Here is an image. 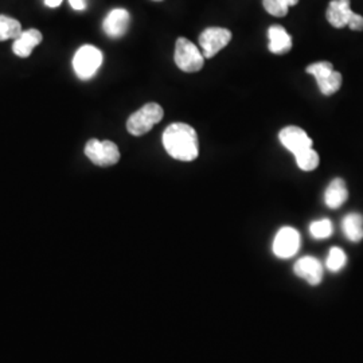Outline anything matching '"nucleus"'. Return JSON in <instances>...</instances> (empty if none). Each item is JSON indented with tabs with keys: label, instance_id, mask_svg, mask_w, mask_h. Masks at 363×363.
<instances>
[{
	"label": "nucleus",
	"instance_id": "423d86ee",
	"mask_svg": "<svg viewBox=\"0 0 363 363\" xmlns=\"http://www.w3.org/2000/svg\"><path fill=\"white\" fill-rule=\"evenodd\" d=\"M308 74H311L316 79L319 91L325 96L335 94L342 86V74L334 70V66L331 62H316L312 64L306 69Z\"/></svg>",
	"mask_w": 363,
	"mask_h": 363
},
{
	"label": "nucleus",
	"instance_id": "f3484780",
	"mask_svg": "<svg viewBox=\"0 0 363 363\" xmlns=\"http://www.w3.org/2000/svg\"><path fill=\"white\" fill-rule=\"evenodd\" d=\"M23 33L21 22L7 15H0V42L16 39Z\"/></svg>",
	"mask_w": 363,
	"mask_h": 363
},
{
	"label": "nucleus",
	"instance_id": "dca6fc26",
	"mask_svg": "<svg viewBox=\"0 0 363 363\" xmlns=\"http://www.w3.org/2000/svg\"><path fill=\"white\" fill-rule=\"evenodd\" d=\"M342 229L346 238L351 242H359L363 240V216L358 213L347 214L343 222Z\"/></svg>",
	"mask_w": 363,
	"mask_h": 363
},
{
	"label": "nucleus",
	"instance_id": "ddd939ff",
	"mask_svg": "<svg viewBox=\"0 0 363 363\" xmlns=\"http://www.w3.org/2000/svg\"><path fill=\"white\" fill-rule=\"evenodd\" d=\"M43 35L37 28H30L23 31L13 45V52L21 58H27L31 55L33 50L42 42Z\"/></svg>",
	"mask_w": 363,
	"mask_h": 363
},
{
	"label": "nucleus",
	"instance_id": "7ed1b4c3",
	"mask_svg": "<svg viewBox=\"0 0 363 363\" xmlns=\"http://www.w3.org/2000/svg\"><path fill=\"white\" fill-rule=\"evenodd\" d=\"M164 116L163 108L156 103H148L130 115L127 120V130L133 136H143L152 130Z\"/></svg>",
	"mask_w": 363,
	"mask_h": 363
},
{
	"label": "nucleus",
	"instance_id": "0eeeda50",
	"mask_svg": "<svg viewBox=\"0 0 363 363\" xmlns=\"http://www.w3.org/2000/svg\"><path fill=\"white\" fill-rule=\"evenodd\" d=\"M85 155L93 164L100 167L113 166L120 160L118 147L111 140L100 142L97 139H91L85 145Z\"/></svg>",
	"mask_w": 363,
	"mask_h": 363
},
{
	"label": "nucleus",
	"instance_id": "aec40b11",
	"mask_svg": "<svg viewBox=\"0 0 363 363\" xmlns=\"http://www.w3.org/2000/svg\"><path fill=\"white\" fill-rule=\"evenodd\" d=\"M347 262V256L340 247H331L325 259V267L330 272L337 273L345 268Z\"/></svg>",
	"mask_w": 363,
	"mask_h": 363
},
{
	"label": "nucleus",
	"instance_id": "b1692460",
	"mask_svg": "<svg viewBox=\"0 0 363 363\" xmlns=\"http://www.w3.org/2000/svg\"><path fill=\"white\" fill-rule=\"evenodd\" d=\"M154 1H162V0H154Z\"/></svg>",
	"mask_w": 363,
	"mask_h": 363
},
{
	"label": "nucleus",
	"instance_id": "6e6552de",
	"mask_svg": "<svg viewBox=\"0 0 363 363\" xmlns=\"http://www.w3.org/2000/svg\"><path fill=\"white\" fill-rule=\"evenodd\" d=\"M232 33L223 27H208L199 35L201 52L206 60L213 58L230 43Z\"/></svg>",
	"mask_w": 363,
	"mask_h": 363
},
{
	"label": "nucleus",
	"instance_id": "a211bd4d",
	"mask_svg": "<svg viewBox=\"0 0 363 363\" xmlns=\"http://www.w3.org/2000/svg\"><path fill=\"white\" fill-rule=\"evenodd\" d=\"M298 3V0H262L265 11L277 18L286 16L289 7H294Z\"/></svg>",
	"mask_w": 363,
	"mask_h": 363
},
{
	"label": "nucleus",
	"instance_id": "5701e85b",
	"mask_svg": "<svg viewBox=\"0 0 363 363\" xmlns=\"http://www.w3.org/2000/svg\"><path fill=\"white\" fill-rule=\"evenodd\" d=\"M64 0H45V4L49 7V9H57L61 6Z\"/></svg>",
	"mask_w": 363,
	"mask_h": 363
},
{
	"label": "nucleus",
	"instance_id": "6ab92c4d",
	"mask_svg": "<svg viewBox=\"0 0 363 363\" xmlns=\"http://www.w3.org/2000/svg\"><path fill=\"white\" fill-rule=\"evenodd\" d=\"M295 157H296L298 169L301 171H307V172L318 169L319 160H320L319 154L312 147L298 152V155H295Z\"/></svg>",
	"mask_w": 363,
	"mask_h": 363
},
{
	"label": "nucleus",
	"instance_id": "412c9836",
	"mask_svg": "<svg viewBox=\"0 0 363 363\" xmlns=\"http://www.w3.org/2000/svg\"><path fill=\"white\" fill-rule=\"evenodd\" d=\"M333 232H334L333 222L327 218L313 220L310 225V233H311L312 238H315V240H325V238L331 237Z\"/></svg>",
	"mask_w": 363,
	"mask_h": 363
},
{
	"label": "nucleus",
	"instance_id": "20e7f679",
	"mask_svg": "<svg viewBox=\"0 0 363 363\" xmlns=\"http://www.w3.org/2000/svg\"><path fill=\"white\" fill-rule=\"evenodd\" d=\"M174 60L182 72L195 73L203 67L206 58L191 40L182 37L177 40Z\"/></svg>",
	"mask_w": 363,
	"mask_h": 363
},
{
	"label": "nucleus",
	"instance_id": "4be33fe9",
	"mask_svg": "<svg viewBox=\"0 0 363 363\" xmlns=\"http://www.w3.org/2000/svg\"><path fill=\"white\" fill-rule=\"evenodd\" d=\"M69 3L76 11H84L86 9V0H69Z\"/></svg>",
	"mask_w": 363,
	"mask_h": 363
},
{
	"label": "nucleus",
	"instance_id": "1a4fd4ad",
	"mask_svg": "<svg viewBox=\"0 0 363 363\" xmlns=\"http://www.w3.org/2000/svg\"><path fill=\"white\" fill-rule=\"evenodd\" d=\"M301 238L296 229L291 226L281 228L273 240L272 250L277 259H291L300 249Z\"/></svg>",
	"mask_w": 363,
	"mask_h": 363
},
{
	"label": "nucleus",
	"instance_id": "9d476101",
	"mask_svg": "<svg viewBox=\"0 0 363 363\" xmlns=\"http://www.w3.org/2000/svg\"><path fill=\"white\" fill-rule=\"evenodd\" d=\"M294 272L295 274L306 280L310 286H319L323 280V273L325 268L323 264L312 256H306L296 261L295 267H294Z\"/></svg>",
	"mask_w": 363,
	"mask_h": 363
},
{
	"label": "nucleus",
	"instance_id": "f03ea898",
	"mask_svg": "<svg viewBox=\"0 0 363 363\" xmlns=\"http://www.w3.org/2000/svg\"><path fill=\"white\" fill-rule=\"evenodd\" d=\"M325 18L335 28L349 26L352 31L363 30V16L351 10L350 0H331L325 11Z\"/></svg>",
	"mask_w": 363,
	"mask_h": 363
},
{
	"label": "nucleus",
	"instance_id": "39448f33",
	"mask_svg": "<svg viewBox=\"0 0 363 363\" xmlns=\"http://www.w3.org/2000/svg\"><path fill=\"white\" fill-rule=\"evenodd\" d=\"M103 64V52L91 45H84L73 57V67L79 79H91Z\"/></svg>",
	"mask_w": 363,
	"mask_h": 363
},
{
	"label": "nucleus",
	"instance_id": "f8f14e48",
	"mask_svg": "<svg viewBox=\"0 0 363 363\" xmlns=\"http://www.w3.org/2000/svg\"><path fill=\"white\" fill-rule=\"evenodd\" d=\"M130 23V15L124 9H115L105 16L103 28L111 38H120L125 35Z\"/></svg>",
	"mask_w": 363,
	"mask_h": 363
},
{
	"label": "nucleus",
	"instance_id": "4468645a",
	"mask_svg": "<svg viewBox=\"0 0 363 363\" xmlns=\"http://www.w3.org/2000/svg\"><path fill=\"white\" fill-rule=\"evenodd\" d=\"M269 38V52L277 55H283L292 49V37L286 33V28L279 25L269 27L268 30Z\"/></svg>",
	"mask_w": 363,
	"mask_h": 363
},
{
	"label": "nucleus",
	"instance_id": "f257e3e1",
	"mask_svg": "<svg viewBox=\"0 0 363 363\" xmlns=\"http://www.w3.org/2000/svg\"><path fill=\"white\" fill-rule=\"evenodd\" d=\"M163 147L172 159L193 162L199 154L198 135L194 128L184 123H174L163 132Z\"/></svg>",
	"mask_w": 363,
	"mask_h": 363
},
{
	"label": "nucleus",
	"instance_id": "9b49d317",
	"mask_svg": "<svg viewBox=\"0 0 363 363\" xmlns=\"http://www.w3.org/2000/svg\"><path fill=\"white\" fill-rule=\"evenodd\" d=\"M279 139L286 150L289 152H292L294 155H298V152H301L307 148H311L313 145L307 132L298 127H295V125H289L284 130H280Z\"/></svg>",
	"mask_w": 363,
	"mask_h": 363
},
{
	"label": "nucleus",
	"instance_id": "2eb2a0df",
	"mask_svg": "<svg viewBox=\"0 0 363 363\" xmlns=\"http://www.w3.org/2000/svg\"><path fill=\"white\" fill-rule=\"evenodd\" d=\"M349 198V190L343 179L337 178L331 182L325 193V203L328 208H339L345 205Z\"/></svg>",
	"mask_w": 363,
	"mask_h": 363
}]
</instances>
